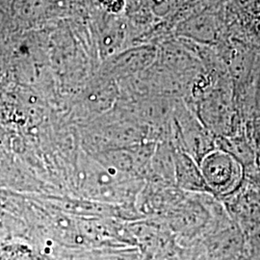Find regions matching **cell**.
<instances>
[{"label":"cell","mask_w":260,"mask_h":260,"mask_svg":"<svg viewBox=\"0 0 260 260\" xmlns=\"http://www.w3.org/2000/svg\"><path fill=\"white\" fill-rule=\"evenodd\" d=\"M199 114L205 127L220 137L229 136L233 126V103L223 90H213L205 95L199 107Z\"/></svg>","instance_id":"2"},{"label":"cell","mask_w":260,"mask_h":260,"mask_svg":"<svg viewBox=\"0 0 260 260\" xmlns=\"http://www.w3.org/2000/svg\"><path fill=\"white\" fill-rule=\"evenodd\" d=\"M182 37L201 44H213L219 37L220 28L212 15L200 14L183 21L177 29Z\"/></svg>","instance_id":"3"},{"label":"cell","mask_w":260,"mask_h":260,"mask_svg":"<svg viewBox=\"0 0 260 260\" xmlns=\"http://www.w3.org/2000/svg\"><path fill=\"white\" fill-rule=\"evenodd\" d=\"M259 160H260V158H259Z\"/></svg>","instance_id":"7"},{"label":"cell","mask_w":260,"mask_h":260,"mask_svg":"<svg viewBox=\"0 0 260 260\" xmlns=\"http://www.w3.org/2000/svg\"><path fill=\"white\" fill-rule=\"evenodd\" d=\"M177 177L180 184L190 190L209 192L199 163L190 154H178L176 163Z\"/></svg>","instance_id":"4"},{"label":"cell","mask_w":260,"mask_h":260,"mask_svg":"<svg viewBox=\"0 0 260 260\" xmlns=\"http://www.w3.org/2000/svg\"><path fill=\"white\" fill-rule=\"evenodd\" d=\"M1 260H40L28 248H10L2 253ZM43 260V259H42Z\"/></svg>","instance_id":"6"},{"label":"cell","mask_w":260,"mask_h":260,"mask_svg":"<svg viewBox=\"0 0 260 260\" xmlns=\"http://www.w3.org/2000/svg\"><path fill=\"white\" fill-rule=\"evenodd\" d=\"M218 142L221 143L220 149L233 155L241 164L243 168L245 167V164H251L254 153L246 140L238 137L226 136L220 137Z\"/></svg>","instance_id":"5"},{"label":"cell","mask_w":260,"mask_h":260,"mask_svg":"<svg viewBox=\"0 0 260 260\" xmlns=\"http://www.w3.org/2000/svg\"><path fill=\"white\" fill-rule=\"evenodd\" d=\"M199 166L209 192L215 195L233 194L241 185L244 168L223 149L216 148L209 151Z\"/></svg>","instance_id":"1"}]
</instances>
